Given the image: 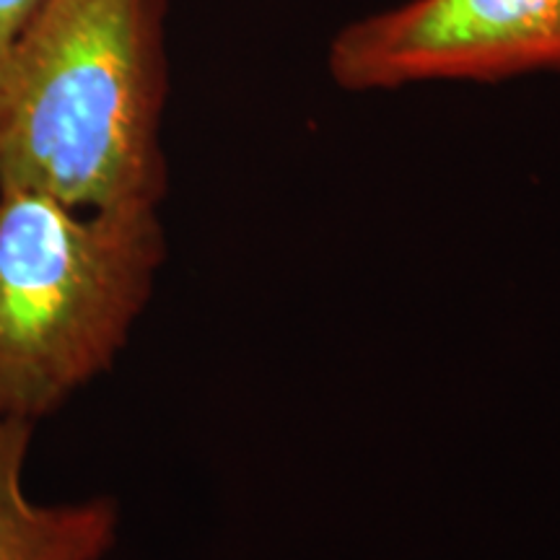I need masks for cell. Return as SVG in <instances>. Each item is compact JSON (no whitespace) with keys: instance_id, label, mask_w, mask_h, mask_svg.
Segmentation results:
<instances>
[{"instance_id":"6da1fadb","label":"cell","mask_w":560,"mask_h":560,"mask_svg":"<svg viewBox=\"0 0 560 560\" xmlns=\"http://www.w3.org/2000/svg\"><path fill=\"white\" fill-rule=\"evenodd\" d=\"M166 0H42L0 50V190L161 208Z\"/></svg>"},{"instance_id":"7a4b0ae2","label":"cell","mask_w":560,"mask_h":560,"mask_svg":"<svg viewBox=\"0 0 560 560\" xmlns=\"http://www.w3.org/2000/svg\"><path fill=\"white\" fill-rule=\"evenodd\" d=\"M164 262L159 208L0 190V416L37 425L107 374Z\"/></svg>"},{"instance_id":"3957f363","label":"cell","mask_w":560,"mask_h":560,"mask_svg":"<svg viewBox=\"0 0 560 560\" xmlns=\"http://www.w3.org/2000/svg\"><path fill=\"white\" fill-rule=\"evenodd\" d=\"M327 68L359 94L560 70V0H408L342 26Z\"/></svg>"},{"instance_id":"277c9868","label":"cell","mask_w":560,"mask_h":560,"mask_svg":"<svg viewBox=\"0 0 560 560\" xmlns=\"http://www.w3.org/2000/svg\"><path fill=\"white\" fill-rule=\"evenodd\" d=\"M34 429L0 416V560H104L117 542L120 506L107 495L34 501L24 488Z\"/></svg>"},{"instance_id":"5b68a950","label":"cell","mask_w":560,"mask_h":560,"mask_svg":"<svg viewBox=\"0 0 560 560\" xmlns=\"http://www.w3.org/2000/svg\"><path fill=\"white\" fill-rule=\"evenodd\" d=\"M39 3L42 0H0V50L9 45V39Z\"/></svg>"}]
</instances>
